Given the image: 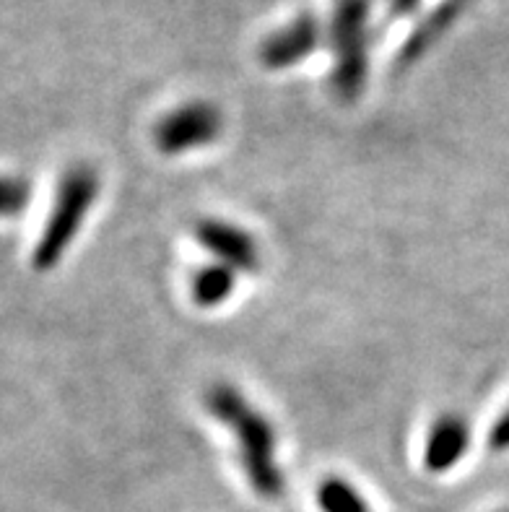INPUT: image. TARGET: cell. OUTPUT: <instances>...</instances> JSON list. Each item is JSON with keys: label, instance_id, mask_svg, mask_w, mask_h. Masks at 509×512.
Returning a JSON list of instances; mask_svg holds the SVG:
<instances>
[{"label": "cell", "instance_id": "cell-2", "mask_svg": "<svg viewBox=\"0 0 509 512\" xmlns=\"http://www.w3.org/2000/svg\"><path fill=\"white\" fill-rule=\"evenodd\" d=\"M102 190V177L89 162H76L60 172L50 211L32 247V268L50 273L63 263L76 237L84 229L91 208Z\"/></svg>", "mask_w": 509, "mask_h": 512}, {"label": "cell", "instance_id": "cell-12", "mask_svg": "<svg viewBox=\"0 0 509 512\" xmlns=\"http://www.w3.org/2000/svg\"><path fill=\"white\" fill-rule=\"evenodd\" d=\"M486 445H489L491 453H509V403L507 409L494 419V424L489 427V435H486Z\"/></svg>", "mask_w": 509, "mask_h": 512}, {"label": "cell", "instance_id": "cell-3", "mask_svg": "<svg viewBox=\"0 0 509 512\" xmlns=\"http://www.w3.org/2000/svg\"><path fill=\"white\" fill-rule=\"evenodd\" d=\"M372 0H333L328 47L333 55L328 84L341 102L351 104L364 94L369 78Z\"/></svg>", "mask_w": 509, "mask_h": 512}, {"label": "cell", "instance_id": "cell-6", "mask_svg": "<svg viewBox=\"0 0 509 512\" xmlns=\"http://www.w3.org/2000/svg\"><path fill=\"white\" fill-rule=\"evenodd\" d=\"M193 237L216 263L237 273H255L263 263L255 234L247 232L234 221L208 216L193 227Z\"/></svg>", "mask_w": 509, "mask_h": 512}, {"label": "cell", "instance_id": "cell-5", "mask_svg": "<svg viewBox=\"0 0 509 512\" xmlns=\"http://www.w3.org/2000/svg\"><path fill=\"white\" fill-rule=\"evenodd\" d=\"M323 45V24L315 13L304 11L273 29L258 45V63L265 71H286L304 63Z\"/></svg>", "mask_w": 509, "mask_h": 512}, {"label": "cell", "instance_id": "cell-10", "mask_svg": "<svg viewBox=\"0 0 509 512\" xmlns=\"http://www.w3.org/2000/svg\"><path fill=\"white\" fill-rule=\"evenodd\" d=\"M317 505L323 512H374L364 494L341 476H328L317 487Z\"/></svg>", "mask_w": 509, "mask_h": 512}, {"label": "cell", "instance_id": "cell-11", "mask_svg": "<svg viewBox=\"0 0 509 512\" xmlns=\"http://www.w3.org/2000/svg\"><path fill=\"white\" fill-rule=\"evenodd\" d=\"M32 203V182L24 175L0 172V221L21 216Z\"/></svg>", "mask_w": 509, "mask_h": 512}, {"label": "cell", "instance_id": "cell-7", "mask_svg": "<svg viewBox=\"0 0 509 512\" xmlns=\"http://www.w3.org/2000/svg\"><path fill=\"white\" fill-rule=\"evenodd\" d=\"M468 450H471V424L458 411H445L426 429L421 461L429 474H450L468 455Z\"/></svg>", "mask_w": 509, "mask_h": 512}, {"label": "cell", "instance_id": "cell-8", "mask_svg": "<svg viewBox=\"0 0 509 512\" xmlns=\"http://www.w3.org/2000/svg\"><path fill=\"white\" fill-rule=\"evenodd\" d=\"M465 8V0H439L437 6L429 13H424L416 26L411 29V34L406 37L403 47L398 52V65L400 68H408V65L419 63L426 52L432 50L434 45H439V39L450 32L455 21L460 19V13Z\"/></svg>", "mask_w": 509, "mask_h": 512}, {"label": "cell", "instance_id": "cell-4", "mask_svg": "<svg viewBox=\"0 0 509 512\" xmlns=\"http://www.w3.org/2000/svg\"><path fill=\"white\" fill-rule=\"evenodd\" d=\"M224 133V115L213 102L193 99L164 112L154 125V146L164 156H182L206 149Z\"/></svg>", "mask_w": 509, "mask_h": 512}, {"label": "cell", "instance_id": "cell-14", "mask_svg": "<svg viewBox=\"0 0 509 512\" xmlns=\"http://www.w3.org/2000/svg\"><path fill=\"white\" fill-rule=\"evenodd\" d=\"M497 512H509V510H497Z\"/></svg>", "mask_w": 509, "mask_h": 512}, {"label": "cell", "instance_id": "cell-13", "mask_svg": "<svg viewBox=\"0 0 509 512\" xmlns=\"http://www.w3.org/2000/svg\"><path fill=\"white\" fill-rule=\"evenodd\" d=\"M421 0H390V8H387V16L393 21L406 19V16H413L419 11Z\"/></svg>", "mask_w": 509, "mask_h": 512}, {"label": "cell", "instance_id": "cell-9", "mask_svg": "<svg viewBox=\"0 0 509 512\" xmlns=\"http://www.w3.org/2000/svg\"><path fill=\"white\" fill-rule=\"evenodd\" d=\"M237 289V271L221 266V263H206L193 273L190 279V297L203 310H216L232 299Z\"/></svg>", "mask_w": 509, "mask_h": 512}, {"label": "cell", "instance_id": "cell-1", "mask_svg": "<svg viewBox=\"0 0 509 512\" xmlns=\"http://www.w3.org/2000/svg\"><path fill=\"white\" fill-rule=\"evenodd\" d=\"M203 406L234 437L247 484L260 500L284 497L286 479L278 466V437L271 419L232 383H213L203 393Z\"/></svg>", "mask_w": 509, "mask_h": 512}]
</instances>
